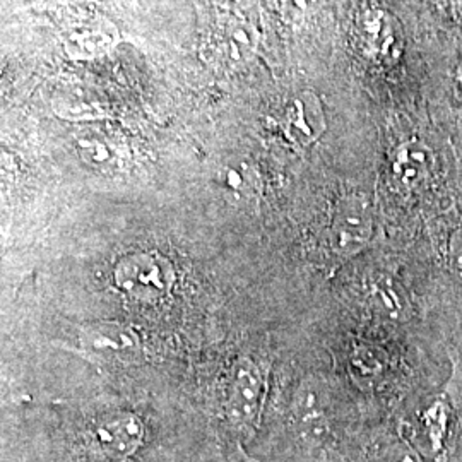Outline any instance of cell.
<instances>
[{"label": "cell", "instance_id": "1", "mask_svg": "<svg viewBox=\"0 0 462 462\" xmlns=\"http://www.w3.org/2000/svg\"><path fill=\"white\" fill-rule=\"evenodd\" d=\"M374 235V216L368 200L347 194L336 202L330 219V248L337 257L349 259L364 252Z\"/></svg>", "mask_w": 462, "mask_h": 462}, {"label": "cell", "instance_id": "2", "mask_svg": "<svg viewBox=\"0 0 462 462\" xmlns=\"http://www.w3.org/2000/svg\"><path fill=\"white\" fill-rule=\"evenodd\" d=\"M264 372L250 360H240L231 368L225 391V414L231 425L252 429L263 413L264 404Z\"/></svg>", "mask_w": 462, "mask_h": 462}, {"label": "cell", "instance_id": "3", "mask_svg": "<svg viewBox=\"0 0 462 462\" xmlns=\"http://www.w3.org/2000/svg\"><path fill=\"white\" fill-rule=\"evenodd\" d=\"M355 36L365 57L375 64L393 66L404 51V33L399 21L382 9L360 14Z\"/></svg>", "mask_w": 462, "mask_h": 462}, {"label": "cell", "instance_id": "4", "mask_svg": "<svg viewBox=\"0 0 462 462\" xmlns=\"http://www.w3.org/2000/svg\"><path fill=\"white\" fill-rule=\"evenodd\" d=\"M173 281L165 259L152 254H133L116 267V282L122 291L137 300L163 297Z\"/></svg>", "mask_w": 462, "mask_h": 462}, {"label": "cell", "instance_id": "5", "mask_svg": "<svg viewBox=\"0 0 462 462\" xmlns=\"http://www.w3.org/2000/svg\"><path fill=\"white\" fill-rule=\"evenodd\" d=\"M89 440L103 459L127 461L144 442V425L135 414H112L95 425Z\"/></svg>", "mask_w": 462, "mask_h": 462}, {"label": "cell", "instance_id": "6", "mask_svg": "<svg viewBox=\"0 0 462 462\" xmlns=\"http://www.w3.org/2000/svg\"><path fill=\"white\" fill-rule=\"evenodd\" d=\"M84 349L103 360L116 364H134L143 356L137 332L118 322H97L81 330Z\"/></svg>", "mask_w": 462, "mask_h": 462}, {"label": "cell", "instance_id": "7", "mask_svg": "<svg viewBox=\"0 0 462 462\" xmlns=\"http://www.w3.org/2000/svg\"><path fill=\"white\" fill-rule=\"evenodd\" d=\"M293 418L300 431L307 437H322L329 427V393L320 380L300 383L293 401Z\"/></svg>", "mask_w": 462, "mask_h": 462}, {"label": "cell", "instance_id": "8", "mask_svg": "<svg viewBox=\"0 0 462 462\" xmlns=\"http://www.w3.org/2000/svg\"><path fill=\"white\" fill-rule=\"evenodd\" d=\"M282 129L300 146H309L322 135L326 131V116L314 93L305 91L286 105Z\"/></svg>", "mask_w": 462, "mask_h": 462}, {"label": "cell", "instance_id": "9", "mask_svg": "<svg viewBox=\"0 0 462 462\" xmlns=\"http://www.w3.org/2000/svg\"><path fill=\"white\" fill-rule=\"evenodd\" d=\"M433 170V151L429 144L418 139H410L399 144L393 152L391 171L399 185L416 189L429 180Z\"/></svg>", "mask_w": 462, "mask_h": 462}, {"label": "cell", "instance_id": "10", "mask_svg": "<svg viewBox=\"0 0 462 462\" xmlns=\"http://www.w3.org/2000/svg\"><path fill=\"white\" fill-rule=\"evenodd\" d=\"M421 425L429 437L433 452H440L448 433V404L444 397L435 399L421 413Z\"/></svg>", "mask_w": 462, "mask_h": 462}, {"label": "cell", "instance_id": "11", "mask_svg": "<svg viewBox=\"0 0 462 462\" xmlns=\"http://www.w3.org/2000/svg\"><path fill=\"white\" fill-rule=\"evenodd\" d=\"M219 47L226 50V59L233 60H244V57H247L248 53L255 47V40L250 34L247 28H244V24H226V32L223 36L217 38Z\"/></svg>", "mask_w": 462, "mask_h": 462}, {"label": "cell", "instance_id": "12", "mask_svg": "<svg viewBox=\"0 0 462 462\" xmlns=\"http://www.w3.org/2000/svg\"><path fill=\"white\" fill-rule=\"evenodd\" d=\"M223 187L236 196H250L254 192V173L247 165H230L225 168L221 175Z\"/></svg>", "mask_w": 462, "mask_h": 462}, {"label": "cell", "instance_id": "13", "mask_svg": "<svg viewBox=\"0 0 462 462\" xmlns=\"http://www.w3.org/2000/svg\"><path fill=\"white\" fill-rule=\"evenodd\" d=\"M379 462H425L420 454L402 439H393L380 447L377 454Z\"/></svg>", "mask_w": 462, "mask_h": 462}, {"label": "cell", "instance_id": "14", "mask_svg": "<svg viewBox=\"0 0 462 462\" xmlns=\"http://www.w3.org/2000/svg\"><path fill=\"white\" fill-rule=\"evenodd\" d=\"M374 293L380 301L382 309L391 315L393 319H397L399 315L404 312V305H402V298L399 297L396 286L393 281H385V282H375L374 286Z\"/></svg>", "mask_w": 462, "mask_h": 462}, {"label": "cell", "instance_id": "15", "mask_svg": "<svg viewBox=\"0 0 462 462\" xmlns=\"http://www.w3.org/2000/svg\"><path fill=\"white\" fill-rule=\"evenodd\" d=\"M447 261H448V265L462 276V226L456 228L448 236Z\"/></svg>", "mask_w": 462, "mask_h": 462}, {"label": "cell", "instance_id": "16", "mask_svg": "<svg viewBox=\"0 0 462 462\" xmlns=\"http://www.w3.org/2000/svg\"><path fill=\"white\" fill-rule=\"evenodd\" d=\"M456 91H457V97L462 99V64L456 72Z\"/></svg>", "mask_w": 462, "mask_h": 462}, {"label": "cell", "instance_id": "17", "mask_svg": "<svg viewBox=\"0 0 462 462\" xmlns=\"http://www.w3.org/2000/svg\"><path fill=\"white\" fill-rule=\"evenodd\" d=\"M315 0H293V4H295V7L300 9V11H307L312 4H314Z\"/></svg>", "mask_w": 462, "mask_h": 462}]
</instances>
